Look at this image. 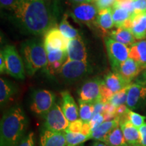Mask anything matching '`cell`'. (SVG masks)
Segmentation results:
<instances>
[{"instance_id": "obj_1", "label": "cell", "mask_w": 146, "mask_h": 146, "mask_svg": "<svg viewBox=\"0 0 146 146\" xmlns=\"http://www.w3.org/2000/svg\"><path fill=\"white\" fill-rule=\"evenodd\" d=\"M11 19L25 33L41 35L56 27L60 15L58 0H17Z\"/></svg>"}, {"instance_id": "obj_2", "label": "cell", "mask_w": 146, "mask_h": 146, "mask_svg": "<svg viewBox=\"0 0 146 146\" xmlns=\"http://www.w3.org/2000/svg\"><path fill=\"white\" fill-rule=\"evenodd\" d=\"M28 118L20 105L3 114L0 123V146H17L25 137Z\"/></svg>"}, {"instance_id": "obj_3", "label": "cell", "mask_w": 146, "mask_h": 146, "mask_svg": "<svg viewBox=\"0 0 146 146\" xmlns=\"http://www.w3.org/2000/svg\"><path fill=\"white\" fill-rule=\"evenodd\" d=\"M21 51L29 76H33L38 70L46 68L47 52L44 43L41 40L35 38L27 40L22 44Z\"/></svg>"}, {"instance_id": "obj_4", "label": "cell", "mask_w": 146, "mask_h": 146, "mask_svg": "<svg viewBox=\"0 0 146 146\" xmlns=\"http://www.w3.org/2000/svg\"><path fill=\"white\" fill-rule=\"evenodd\" d=\"M2 53L5 64V73L19 80L25 78V66L23 58L13 45H6Z\"/></svg>"}, {"instance_id": "obj_5", "label": "cell", "mask_w": 146, "mask_h": 146, "mask_svg": "<svg viewBox=\"0 0 146 146\" xmlns=\"http://www.w3.org/2000/svg\"><path fill=\"white\" fill-rule=\"evenodd\" d=\"M91 70L87 62L66 60L58 74L66 83H73L87 76Z\"/></svg>"}, {"instance_id": "obj_6", "label": "cell", "mask_w": 146, "mask_h": 146, "mask_svg": "<svg viewBox=\"0 0 146 146\" xmlns=\"http://www.w3.org/2000/svg\"><path fill=\"white\" fill-rule=\"evenodd\" d=\"M104 43L113 72H118L120 66L129 58L130 48L127 45L114 41L110 36H106Z\"/></svg>"}, {"instance_id": "obj_7", "label": "cell", "mask_w": 146, "mask_h": 146, "mask_svg": "<svg viewBox=\"0 0 146 146\" xmlns=\"http://www.w3.org/2000/svg\"><path fill=\"white\" fill-rule=\"evenodd\" d=\"M98 10L96 4L92 2L73 5L70 11V15L77 23L84 24L89 28L96 27V18Z\"/></svg>"}, {"instance_id": "obj_8", "label": "cell", "mask_w": 146, "mask_h": 146, "mask_svg": "<svg viewBox=\"0 0 146 146\" xmlns=\"http://www.w3.org/2000/svg\"><path fill=\"white\" fill-rule=\"evenodd\" d=\"M56 96L52 91L46 89H37L34 91L31 97V110L35 114L43 116L53 107Z\"/></svg>"}, {"instance_id": "obj_9", "label": "cell", "mask_w": 146, "mask_h": 146, "mask_svg": "<svg viewBox=\"0 0 146 146\" xmlns=\"http://www.w3.org/2000/svg\"><path fill=\"white\" fill-rule=\"evenodd\" d=\"M146 105V83L142 78L131 83L129 87L126 106L131 110H139Z\"/></svg>"}, {"instance_id": "obj_10", "label": "cell", "mask_w": 146, "mask_h": 146, "mask_svg": "<svg viewBox=\"0 0 146 146\" xmlns=\"http://www.w3.org/2000/svg\"><path fill=\"white\" fill-rule=\"evenodd\" d=\"M43 118L44 129L50 131L64 132L70 124L61 107L56 103H55L50 111L43 116Z\"/></svg>"}, {"instance_id": "obj_11", "label": "cell", "mask_w": 146, "mask_h": 146, "mask_svg": "<svg viewBox=\"0 0 146 146\" xmlns=\"http://www.w3.org/2000/svg\"><path fill=\"white\" fill-rule=\"evenodd\" d=\"M102 81H103L100 78H94L84 82L78 90L79 100L92 104L102 102L101 85Z\"/></svg>"}, {"instance_id": "obj_12", "label": "cell", "mask_w": 146, "mask_h": 146, "mask_svg": "<svg viewBox=\"0 0 146 146\" xmlns=\"http://www.w3.org/2000/svg\"><path fill=\"white\" fill-rule=\"evenodd\" d=\"M47 55V65L45 70L51 76L58 74L60 68L67 60V51L45 47Z\"/></svg>"}, {"instance_id": "obj_13", "label": "cell", "mask_w": 146, "mask_h": 146, "mask_svg": "<svg viewBox=\"0 0 146 146\" xmlns=\"http://www.w3.org/2000/svg\"><path fill=\"white\" fill-rule=\"evenodd\" d=\"M69 41L70 39H67L57 27H52L47 31L43 39L45 47L62 51H67Z\"/></svg>"}, {"instance_id": "obj_14", "label": "cell", "mask_w": 146, "mask_h": 146, "mask_svg": "<svg viewBox=\"0 0 146 146\" xmlns=\"http://www.w3.org/2000/svg\"><path fill=\"white\" fill-rule=\"evenodd\" d=\"M67 60L87 62L86 46L81 36L70 40L67 48Z\"/></svg>"}, {"instance_id": "obj_15", "label": "cell", "mask_w": 146, "mask_h": 146, "mask_svg": "<svg viewBox=\"0 0 146 146\" xmlns=\"http://www.w3.org/2000/svg\"><path fill=\"white\" fill-rule=\"evenodd\" d=\"M120 127L123 131L125 141L129 146H141L139 129L135 127L125 117L120 118Z\"/></svg>"}, {"instance_id": "obj_16", "label": "cell", "mask_w": 146, "mask_h": 146, "mask_svg": "<svg viewBox=\"0 0 146 146\" xmlns=\"http://www.w3.org/2000/svg\"><path fill=\"white\" fill-rule=\"evenodd\" d=\"M61 108L70 123L78 119L79 110L73 97L68 91L61 92Z\"/></svg>"}, {"instance_id": "obj_17", "label": "cell", "mask_w": 146, "mask_h": 146, "mask_svg": "<svg viewBox=\"0 0 146 146\" xmlns=\"http://www.w3.org/2000/svg\"><path fill=\"white\" fill-rule=\"evenodd\" d=\"M39 146H66L64 132L42 129L40 134Z\"/></svg>"}, {"instance_id": "obj_18", "label": "cell", "mask_w": 146, "mask_h": 146, "mask_svg": "<svg viewBox=\"0 0 146 146\" xmlns=\"http://www.w3.org/2000/svg\"><path fill=\"white\" fill-rule=\"evenodd\" d=\"M143 70L141 67L135 60L129 58L123 64L120 66L118 73L129 83L137 76Z\"/></svg>"}, {"instance_id": "obj_19", "label": "cell", "mask_w": 146, "mask_h": 146, "mask_svg": "<svg viewBox=\"0 0 146 146\" xmlns=\"http://www.w3.org/2000/svg\"><path fill=\"white\" fill-rule=\"evenodd\" d=\"M120 125V118L115 117L111 120H107L102 123L98 127L91 131V139L101 141L104 137L108 135L111 131Z\"/></svg>"}, {"instance_id": "obj_20", "label": "cell", "mask_w": 146, "mask_h": 146, "mask_svg": "<svg viewBox=\"0 0 146 146\" xmlns=\"http://www.w3.org/2000/svg\"><path fill=\"white\" fill-rule=\"evenodd\" d=\"M130 30L136 39L143 40L146 37L145 13L133 14Z\"/></svg>"}, {"instance_id": "obj_21", "label": "cell", "mask_w": 146, "mask_h": 146, "mask_svg": "<svg viewBox=\"0 0 146 146\" xmlns=\"http://www.w3.org/2000/svg\"><path fill=\"white\" fill-rule=\"evenodd\" d=\"M129 58L135 60L143 70L146 69V39L140 40L130 47Z\"/></svg>"}, {"instance_id": "obj_22", "label": "cell", "mask_w": 146, "mask_h": 146, "mask_svg": "<svg viewBox=\"0 0 146 146\" xmlns=\"http://www.w3.org/2000/svg\"><path fill=\"white\" fill-rule=\"evenodd\" d=\"M104 82L113 94H116L118 91L123 90L131 84L126 81L118 72H115L108 73L104 76Z\"/></svg>"}, {"instance_id": "obj_23", "label": "cell", "mask_w": 146, "mask_h": 146, "mask_svg": "<svg viewBox=\"0 0 146 146\" xmlns=\"http://www.w3.org/2000/svg\"><path fill=\"white\" fill-rule=\"evenodd\" d=\"M96 27L104 33H107L114 27L112 15V9L107 8L100 10L96 18Z\"/></svg>"}, {"instance_id": "obj_24", "label": "cell", "mask_w": 146, "mask_h": 146, "mask_svg": "<svg viewBox=\"0 0 146 146\" xmlns=\"http://www.w3.org/2000/svg\"><path fill=\"white\" fill-rule=\"evenodd\" d=\"M109 36L111 39L114 41L119 42L127 46H132L135 42V38L133 36L130 29L123 28H118L116 30L111 31L109 32Z\"/></svg>"}, {"instance_id": "obj_25", "label": "cell", "mask_w": 146, "mask_h": 146, "mask_svg": "<svg viewBox=\"0 0 146 146\" xmlns=\"http://www.w3.org/2000/svg\"><path fill=\"white\" fill-rule=\"evenodd\" d=\"M101 141L109 146H129L125 141L120 125L102 139Z\"/></svg>"}, {"instance_id": "obj_26", "label": "cell", "mask_w": 146, "mask_h": 146, "mask_svg": "<svg viewBox=\"0 0 146 146\" xmlns=\"http://www.w3.org/2000/svg\"><path fill=\"white\" fill-rule=\"evenodd\" d=\"M16 91L15 87L10 81L5 78H0V104L1 107L10 101Z\"/></svg>"}, {"instance_id": "obj_27", "label": "cell", "mask_w": 146, "mask_h": 146, "mask_svg": "<svg viewBox=\"0 0 146 146\" xmlns=\"http://www.w3.org/2000/svg\"><path fill=\"white\" fill-rule=\"evenodd\" d=\"M111 9H112V15L114 27L117 29L125 27L132 14L125 9L116 5H113Z\"/></svg>"}, {"instance_id": "obj_28", "label": "cell", "mask_w": 146, "mask_h": 146, "mask_svg": "<svg viewBox=\"0 0 146 146\" xmlns=\"http://www.w3.org/2000/svg\"><path fill=\"white\" fill-rule=\"evenodd\" d=\"M58 29L67 39H73L79 37V32L77 29L74 28L68 21V14H64L62 21L58 25Z\"/></svg>"}, {"instance_id": "obj_29", "label": "cell", "mask_w": 146, "mask_h": 146, "mask_svg": "<svg viewBox=\"0 0 146 146\" xmlns=\"http://www.w3.org/2000/svg\"><path fill=\"white\" fill-rule=\"evenodd\" d=\"M66 140V146H78L91 139L90 136L85 135L81 133H72L70 131H64Z\"/></svg>"}, {"instance_id": "obj_30", "label": "cell", "mask_w": 146, "mask_h": 146, "mask_svg": "<svg viewBox=\"0 0 146 146\" xmlns=\"http://www.w3.org/2000/svg\"><path fill=\"white\" fill-rule=\"evenodd\" d=\"M79 102V117L84 123H89L94 112V104L78 100Z\"/></svg>"}, {"instance_id": "obj_31", "label": "cell", "mask_w": 146, "mask_h": 146, "mask_svg": "<svg viewBox=\"0 0 146 146\" xmlns=\"http://www.w3.org/2000/svg\"><path fill=\"white\" fill-rule=\"evenodd\" d=\"M129 86L123 89V90L118 91L116 94H113L112 96L110 98L108 102L110 104H112L115 108H118L120 106L125 105L126 102H127V94Z\"/></svg>"}, {"instance_id": "obj_32", "label": "cell", "mask_w": 146, "mask_h": 146, "mask_svg": "<svg viewBox=\"0 0 146 146\" xmlns=\"http://www.w3.org/2000/svg\"><path fill=\"white\" fill-rule=\"evenodd\" d=\"M123 117H125L127 119L129 120L137 129L141 127L145 123V120L146 118L145 116H142V115L138 114V113L133 112V110H131L130 109L128 110L127 114L125 116H123Z\"/></svg>"}, {"instance_id": "obj_33", "label": "cell", "mask_w": 146, "mask_h": 146, "mask_svg": "<svg viewBox=\"0 0 146 146\" xmlns=\"http://www.w3.org/2000/svg\"><path fill=\"white\" fill-rule=\"evenodd\" d=\"M84 122L81 119H78L74 121L71 122L69 124L66 131H70L72 133H81L83 130Z\"/></svg>"}, {"instance_id": "obj_34", "label": "cell", "mask_w": 146, "mask_h": 146, "mask_svg": "<svg viewBox=\"0 0 146 146\" xmlns=\"http://www.w3.org/2000/svg\"><path fill=\"white\" fill-rule=\"evenodd\" d=\"M134 14L145 13L146 0H133Z\"/></svg>"}, {"instance_id": "obj_35", "label": "cell", "mask_w": 146, "mask_h": 146, "mask_svg": "<svg viewBox=\"0 0 146 146\" xmlns=\"http://www.w3.org/2000/svg\"><path fill=\"white\" fill-rule=\"evenodd\" d=\"M17 146H35V135L30 132L26 135Z\"/></svg>"}, {"instance_id": "obj_36", "label": "cell", "mask_w": 146, "mask_h": 146, "mask_svg": "<svg viewBox=\"0 0 146 146\" xmlns=\"http://www.w3.org/2000/svg\"><path fill=\"white\" fill-rule=\"evenodd\" d=\"M104 120L105 118L103 114H98L94 115L92 118H91V121L89 122V124H90L91 127V131L98 127L102 123H104Z\"/></svg>"}, {"instance_id": "obj_37", "label": "cell", "mask_w": 146, "mask_h": 146, "mask_svg": "<svg viewBox=\"0 0 146 146\" xmlns=\"http://www.w3.org/2000/svg\"><path fill=\"white\" fill-rule=\"evenodd\" d=\"M116 0H97L96 1V5L98 10H103V9L111 8L114 5Z\"/></svg>"}, {"instance_id": "obj_38", "label": "cell", "mask_w": 146, "mask_h": 146, "mask_svg": "<svg viewBox=\"0 0 146 146\" xmlns=\"http://www.w3.org/2000/svg\"><path fill=\"white\" fill-rule=\"evenodd\" d=\"M17 0H0L1 8L10 11L15 5Z\"/></svg>"}, {"instance_id": "obj_39", "label": "cell", "mask_w": 146, "mask_h": 146, "mask_svg": "<svg viewBox=\"0 0 146 146\" xmlns=\"http://www.w3.org/2000/svg\"><path fill=\"white\" fill-rule=\"evenodd\" d=\"M139 131L141 137V146H146V123L139 128Z\"/></svg>"}, {"instance_id": "obj_40", "label": "cell", "mask_w": 146, "mask_h": 146, "mask_svg": "<svg viewBox=\"0 0 146 146\" xmlns=\"http://www.w3.org/2000/svg\"><path fill=\"white\" fill-rule=\"evenodd\" d=\"M0 72L1 74L5 73V64L2 53L0 54Z\"/></svg>"}, {"instance_id": "obj_41", "label": "cell", "mask_w": 146, "mask_h": 146, "mask_svg": "<svg viewBox=\"0 0 146 146\" xmlns=\"http://www.w3.org/2000/svg\"><path fill=\"white\" fill-rule=\"evenodd\" d=\"M69 1H70L72 5H77L83 3L93 2V0H69Z\"/></svg>"}, {"instance_id": "obj_42", "label": "cell", "mask_w": 146, "mask_h": 146, "mask_svg": "<svg viewBox=\"0 0 146 146\" xmlns=\"http://www.w3.org/2000/svg\"><path fill=\"white\" fill-rule=\"evenodd\" d=\"M91 146H109L106 145V144L103 143L102 141H96L94 143H92V145Z\"/></svg>"}, {"instance_id": "obj_43", "label": "cell", "mask_w": 146, "mask_h": 146, "mask_svg": "<svg viewBox=\"0 0 146 146\" xmlns=\"http://www.w3.org/2000/svg\"><path fill=\"white\" fill-rule=\"evenodd\" d=\"M142 79L145 82V83H146V70L145 71H144V72L143 73V74H142Z\"/></svg>"}, {"instance_id": "obj_44", "label": "cell", "mask_w": 146, "mask_h": 146, "mask_svg": "<svg viewBox=\"0 0 146 146\" xmlns=\"http://www.w3.org/2000/svg\"><path fill=\"white\" fill-rule=\"evenodd\" d=\"M97 0H93V1H94V2H96Z\"/></svg>"}, {"instance_id": "obj_45", "label": "cell", "mask_w": 146, "mask_h": 146, "mask_svg": "<svg viewBox=\"0 0 146 146\" xmlns=\"http://www.w3.org/2000/svg\"><path fill=\"white\" fill-rule=\"evenodd\" d=\"M78 146H83V145H78Z\"/></svg>"}, {"instance_id": "obj_46", "label": "cell", "mask_w": 146, "mask_h": 146, "mask_svg": "<svg viewBox=\"0 0 146 146\" xmlns=\"http://www.w3.org/2000/svg\"><path fill=\"white\" fill-rule=\"evenodd\" d=\"M145 14H146V12H145Z\"/></svg>"}]
</instances>
